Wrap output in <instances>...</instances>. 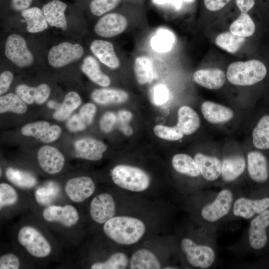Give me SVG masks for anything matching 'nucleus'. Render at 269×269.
Masks as SVG:
<instances>
[{
	"instance_id": "nucleus-1",
	"label": "nucleus",
	"mask_w": 269,
	"mask_h": 269,
	"mask_svg": "<svg viewBox=\"0 0 269 269\" xmlns=\"http://www.w3.org/2000/svg\"><path fill=\"white\" fill-rule=\"evenodd\" d=\"M103 231L110 239L121 245H131L138 242L146 231L141 220L128 216H114L103 225Z\"/></svg>"
},
{
	"instance_id": "nucleus-2",
	"label": "nucleus",
	"mask_w": 269,
	"mask_h": 269,
	"mask_svg": "<svg viewBox=\"0 0 269 269\" xmlns=\"http://www.w3.org/2000/svg\"><path fill=\"white\" fill-rule=\"evenodd\" d=\"M267 73V69L264 64L253 59L231 63L227 69V78L233 85L250 86L262 81Z\"/></svg>"
},
{
	"instance_id": "nucleus-3",
	"label": "nucleus",
	"mask_w": 269,
	"mask_h": 269,
	"mask_svg": "<svg viewBox=\"0 0 269 269\" xmlns=\"http://www.w3.org/2000/svg\"><path fill=\"white\" fill-rule=\"evenodd\" d=\"M112 179L118 186L133 192L146 190L150 184L149 175L142 169L126 164H120L111 171Z\"/></svg>"
},
{
	"instance_id": "nucleus-4",
	"label": "nucleus",
	"mask_w": 269,
	"mask_h": 269,
	"mask_svg": "<svg viewBox=\"0 0 269 269\" xmlns=\"http://www.w3.org/2000/svg\"><path fill=\"white\" fill-rule=\"evenodd\" d=\"M17 240L19 244L32 256L38 258L47 257L51 252L49 243L36 228L25 226L20 228Z\"/></svg>"
},
{
	"instance_id": "nucleus-5",
	"label": "nucleus",
	"mask_w": 269,
	"mask_h": 269,
	"mask_svg": "<svg viewBox=\"0 0 269 269\" xmlns=\"http://www.w3.org/2000/svg\"><path fill=\"white\" fill-rule=\"evenodd\" d=\"M180 245L188 262L194 267L207 269L215 261V253L208 246L198 245L188 238H183Z\"/></svg>"
},
{
	"instance_id": "nucleus-6",
	"label": "nucleus",
	"mask_w": 269,
	"mask_h": 269,
	"mask_svg": "<svg viewBox=\"0 0 269 269\" xmlns=\"http://www.w3.org/2000/svg\"><path fill=\"white\" fill-rule=\"evenodd\" d=\"M4 53L6 57L19 67L30 66L33 62V56L28 49L25 40L17 34H12L7 37Z\"/></svg>"
},
{
	"instance_id": "nucleus-7",
	"label": "nucleus",
	"mask_w": 269,
	"mask_h": 269,
	"mask_svg": "<svg viewBox=\"0 0 269 269\" xmlns=\"http://www.w3.org/2000/svg\"><path fill=\"white\" fill-rule=\"evenodd\" d=\"M84 52L81 45L63 42L50 49L48 54V63L53 67H61L79 59Z\"/></svg>"
},
{
	"instance_id": "nucleus-8",
	"label": "nucleus",
	"mask_w": 269,
	"mask_h": 269,
	"mask_svg": "<svg viewBox=\"0 0 269 269\" xmlns=\"http://www.w3.org/2000/svg\"><path fill=\"white\" fill-rule=\"evenodd\" d=\"M269 226V208L256 216L250 223L249 242L254 250L263 251L269 246L266 230Z\"/></svg>"
},
{
	"instance_id": "nucleus-9",
	"label": "nucleus",
	"mask_w": 269,
	"mask_h": 269,
	"mask_svg": "<svg viewBox=\"0 0 269 269\" xmlns=\"http://www.w3.org/2000/svg\"><path fill=\"white\" fill-rule=\"evenodd\" d=\"M233 194L228 189L221 190L215 199L201 211L202 217L209 222H215L226 216L232 207Z\"/></svg>"
},
{
	"instance_id": "nucleus-10",
	"label": "nucleus",
	"mask_w": 269,
	"mask_h": 269,
	"mask_svg": "<svg viewBox=\"0 0 269 269\" xmlns=\"http://www.w3.org/2000/svg\"><path fill=\"white\" fill-rule=\"evenodd\" d=\"M247 169L251 180L260 185L269 184V158L262 150H253L247 155Z\"/></svg>"
},
{
	"instance_id": "nucleus-11",
	"label": "nucleus",
	"mask_w": 269,
	"mask_h": 269,
	"mask_svg": "<svg viewBox=\"0 0 269 269\" xmlns=\"http://www.w3.org/2000/svg\"><path fill=\"white\" fill-rule=\"evenodd\" d=\"M116 206L113 196L108 193L97 195L90 205V214L96 223L104 224L115 216Z\"/></svg>"
},
{
	"instance_id": "nucleus-12",
	"label": "nucleus",
	"mask_w": 269,
	"mask_h": 269,
	"mask_svg": "<svg viewBox=\"0 0 269 269\" xmlns=\"http://www.w3.org/2000/svg\"><path fill=\"white\" fill-rule=\"evenodd\" d=\"M269 208V195L257 199L241 197L233 205V212L235 216L250 219Z\"/></svg>"
},
{
	"instance_id": "nucleus-13",
	"label": "nucleus",
	"mask_w": 269,
	"mask_h": 269,
	"mask_svg": "<svg viewBox=\"0 0 269 269\" xmlns=\"http://www.w3.org/2000/svg\"><path fill=\"white\" fill-rule=\"evenodd\" d=\"M127 18L118 13H111L100 18L94 27L95 33L103 37H112L123 32L127 28Z\"/></svg>"
},
{
	"instance_id": "nucleus-14",
	"label": "nucleus",
	"mask_w": 269,
	"mask_h": 269,
	"mask_svg": "<svg viewBox=\"0 0 269 269\" xmlns=\"http://www.w3.org/2000/svg\"><path fill=\"white\" fill-rule=\"evenodd\" d=\"M64 190L71 201L80 203L89 198L94 193L95 184L89 177H76L67 181Z\"/></svg>"
},
{
	"instance_id": "nucleus-15",
	"label": "nucleus",
	"mask_w": 269,
	"mask_h": 269,
	"mask_svg": "<svg viewBox=\"0 0 269 269\" xmlns=\"http://www.w3.org/2000/svg\"><path fill=\"white\" fill-rule=\"evenodd\" d=\"M42 216L47 222H58L67 227L75 225L79 219L77 210L70 204L50 205L44 209Z\"/></svg>"
},
{
	"instance_id": "nucleus-16",
	"label": "nucleus",
	"mask_w": 269,
	"mask_h": 269,
	"mask_svg": "<svg viewBox=\"0 0 269 269\" xmlns=\"http://www.w3.org/2000/svg\"><path fill=\"white\" fill-rule=\"evenodd\" d=\"M37 160L42 170L49 174H55L63 168L65 158L56 148L49 145L41 147L37 152Z\"/></svg>"
},
{
	"instance_id": "nucleus-17",
	"label": "nucleus",
	"mask_w": 269,
	"mask_h": 269,
	"mask_svg": "<svg viewBox=\"0 0 269 269\" xmlns=\"http://www.w3.org/2000/svg\"><path fill=\"white\" fill-rule=\"evenodd\" d=\"M74 145L76 157L91 161L101 159L107 150V146L102 141L90 137L80 139Z\"/></svg>"
},
{
	"instance_id": "nucleus-18",
	"label": "nucleus",
	"mask_w": 269,
	"mask_h": 269,
	"mask_svg": "<svg viewBox=\"0 0 269 269\" xmlns=\"http://www.w3.org/2000/svg\"><path fill=\"white\" fill-rule=\"evenodd\" d=\"M90 48L99 61L108 67L117 69L120 67V59L111 42L104 40H95L91 43Z\"/></svg>"
},
{
	"instance_id": "nucleus-19",
	"label": "nucleus",
	"mask_w": 269,
	"mask_h": 269,
	"mask_svg": "<svg viewBox=\"0 0 269 269\" xmlns=\"http://www.w3.org/2000/svg\"><path fill=\"white\" fill-rule=\"evenodd\" d=\"M15 93L27 104L44 103L50 94V88L46 84H41L36 87L20 84L15 88Z\"/></svg>"
},
{
	"instance_id": "nucleus-20",
	"label": "nucleus",
	"mask_w": 269,
	"mask_h": 269,
	"mask_svg": "<svg viewBox=\"0 0 269 269\" xmlns=\"http://www.w3.org/2000/svg\"><path fill=\"white\" fill-rule=\"evenodd\" d=\"M193 79L204 88L216 90L224 85L226 75L224 72L220 69H200L194 73Z\"/></svg>"
},
{
	"instance_id": "nucleus-21",
	"label": "nucleus",
	"mask_w": 269,
	"mask_h": 269,
	"mask_svg": "<svg viewBox=\"0 0 269 269\" xmlns=\"http://www.w3.org/2000/svg\"><path fill=\"white\" fill-rule=\"evenodd\" d=\"M67 5L59 0H53L43 5V13L47 22L51 26L65 30L67 29V20L65 11Z\"/></svg>"
},
{
	"instance_id": "nucleus-22",
	"label": "nucleus",
	"mask_w": 269,
	"mask_h": 269,
	"mask_svg": "<svg viewBox=\"0 0 269 269\" xmlns=\"http://www.w3.org/2000/svg\"><path fill=\"white\" fill-rule=\"evenodd\" d=\"M201 109L204 118L212 124L227 122L234 116V113L231 109L212 101L204 102Z\"/></svg>"
},
{
	"instance_id": "nucleus-23",
	"label": "nucleus",
	"mask_w": 269,
	"mask_h": 269,
	"mask_svg": "<svg viewBox=\"0 0 269 269\" xmlns=\"http://www.w3.org/2000/svg\"><path fill=\"white\" fill-rule=\"evenodd\" d=\"M200 174L207 181L216 180L221 175V161L215 156L198 153L194 156Z\"/></svg>"
},
{
	"instance_id": "nucleus-24",
	"label": "nucleus",
	"mask_w": 269,
	"mask_h": 269,
	"mask_svg": "<svg viewBox=\"0 0 269 269\" xmlns=\"http://www.w3.org/2000/svg\"><path fill=\"white\" fill-rule=\"evenodd\" d=\"M254 147L262 151L269 150V113L263 114L252 132Z\"/></svg>"
},
{
	"instance_id": "nucleus-25",
	"label": "nucleus",
	"mask_w": 269,
	"mask_h": 269,
	"mask_svg": "<svg viewBox=\"0 0 269 269\" xmlns=\"http://www.w3.org/2000/svg\"><path fill=\"white\" fill-rule=\"evenodd\" d=\"M221 175L226 182L236 180L244 171L246 161L243 156L235 155L225 158L221 162Z\"/></svg>"
},
{
	"instance_id": "nucleus-26",
	"label": "nucleus",
	"mask_w": 269,
	"mask_h": 269,
	"mask_svg": "<svg viewBox=\"0 0 269 269\" xmlns=\"http://www.w3.org/2000/svg\"><path fill=\"white\" fill-rule=\"evenodd\" d=\"M176 126L184 134L190 135L198 129L200 126V120L192 108L183 106L178 111Z\"/></svg>"
},
{
	"instance_id": "nucleus-27",
	"label": "nucleus",
	"mask_w": 269,
	"mask_h": 269,
	"mask_svg": "<svg viewBox=\"0 0 269 269\" xmlns=\"http://www.w3.org/2000/svg\"><path fill=\"white\" fill-rule=\"evenodd\" d=\"M91 97L96 103L105 105L123 103L128 100L129 95L121 89L101 88L94 90Z\"/></svg>"
},
{
	"instance_id": "nucleus-28",
	"label": "nucleus",
	"mask_w": 269,
	"mask_h": 269,
	"mask_svg": "<svg viewBox=\"0 0 269 269\" xmlns=\"http://www.w3.org/2000/svg\"><path fill=\"white\" fill-rule=\"evenodd\" d=\"M81 70L93 82L100 86L106 87L111 84L110 77L102 72L98 61L92 56L84 58Z\"/></svg>"
},
{
	"instance_id": "nucleus-29",
	"label": "nucleus",
	"mask_w": 269,
	"mask_h": 269,
	"mask_svg": "<svg viewBox=\"0 0 269 269\" xmlns=\"http://www.w3.org/2000/svg\"><path fill=\"white\" fill-rule=\"evenodd\" d=\"M131 269H159L161 264L156 255L151 251L141 249L135 252L130 261Z\"/></svg>"
},
{
	"instance_id": "nucleus-30",
	"label": "nucleus",
	"mask_w": 269,
	"mask_h": 269,
	"mask_svg": "<svg viewBox=\"0 0 269 269\" xmlns=\"http://www.w3.org/2000/svg\"><path fill=\"white\" fill-rule=\"evenodd\" d=\"M21 16L27 23V30L31 33L41 32L48 27L47 21L39 8L32 7L21 11Z\"/></svg>"
},
{
	"instance_id": "nucleus-31",
	"label": "nucleus",
	"mask_w": 269,
	"mask_h": 269,
	"mask_svg": "<svg viewBox=\"0 0 269 269\" xmlns=\"http://www.w3.org/2000/svg\"><path fill=\"white\" fill-rule=\"evenodd\" d=\"M172 165L173 168L180 173L194 177L200 175L198 165L194 158L188 154H175L172 157Z\"/></svg>"
},
{
	"instance_id": "nucleus-32",
	"label": "nucleus",
	"mask_w": 269,
	"mask_h": 269,
	"mask_svg": "<svg viewBox=\"0 0 269 269\" xmlns=\"http://www.w3.org/2000/svg\"><path fill=\"white\" fill-rule=\"evenodd\" d=\"M81 103V99L77 93L74 91L68 92L65 95L63 103L53 113V118L59 121L67 119Z\"/></svg>"
},
{
	"instance_id": "nucleus-33",
	"label": "nucleus",
	"mask_w": 269,
	"mask_h": 269,
	"mask_svg": "<svg viewBox=\"0 0 269 269\" xmlns=\"http://www.w3.org/2000/svg\"><path fill=\"white\" fill-rule=\"evenodd\" d=\"M26 104L17 94L8 93L0 97V113L24 114L27 109Z\"/></svg>"
},
{
	"instance_id": "nucleus-34",
	"label": "nucleus",
	"mask_w": 269,
	"mask_h": 269,
	"mask_svg": "<svg viewBox=\"0 0 269 269\" xmlns=\"http://www.w3.org/2000/svg\"><path fill=\"white\" fill-rule=\"evenodd\" d=\"M230 31L238 36L249 37L255 32V24L248 14L241 13L230 26Z\"/></svg>"
},
{
	"instance_id": "nucleus-35",
	"label": "nucleus",
	"mask_w": 269,
	"mask_h": 269,
	"mask_svg": "<svg viewBox=\"0 0 269 269\" xmlns=\"http://www.w3.org/2000/svg\"><path fill=\"white\" fill-rule=\"evenodd\" d=\"M7 179L21 188H30L37 183L36 178L31 174L18 169L8 168L5 172Z\"/></svg>"
},
{
	"instance_id": "nucleus-36",
	"label": "nucleus",
	"mask_w": 269,
	"mask_h": 269,
	"mask_svg": "<svg viewBox=\"0 0 269 269\" xmlns=\"http://www.w3.org/2000/svg\"><path fill=\"white\" fill-rule=\"evenodd\" d=\"M245 40V37L235 35L230 31H227L217 35L215 39V43L222 49L234 53L240 48Z\"/></svg>"
},
{
	"instance_id": "nucleus-37",
	"label": "nucleus",
	"mask_w": 269,
	"mask_h": 269,
	"mask_svg": "<svg viewBox=\"0 0 269 269\" xmlns=\"http://www.w3.org/2000/svg\"><path fill=\"white\" fill-rule=\"evenodd\" d=\"M127 256L123 252L113 254L106 261L96 262L92 265L91 269H124L129 265Z\"/></svg>"
},
{
	"instance_id": "nucleus-38",
	"label": "nucleus",
	"mask_w": 269,
	"mask_h": 269,
	"mask_svg": "<svg viewBox=\"0 0 269 269\" xmlns=\"http://www.w3.org/2000/svg\"><path fill=\"white\" fill-rule=\"evenodd\" d=\"M150 63L145 56L136 57L134 62V69L136 80L138 84L144 85L152 79L150 71Z\"/></svg>"
},
{
	"instance_id": "nucleus-39",
	"label": "nucleus",
	"mask_w": 269,
	"mask_h": 269,
	"mask_svg": "<svg viewBox=\"0 0 269 269\" xmlns=\"http://www.w3.org/2000/svg\"><path fill=\"white\" fill-rule=\"evenodd\" d=\"M153 132L160 138L172 141L181 139L184 134L176 125L172 127L160 125H156L153 128Z\"/></svg>"
},
{
	"instance_id": "nucleus-40",
	"label": "nucleus",
	"mask_w": 269,
	"mask_h": 269,
	"mask_svg": "<svg viewBox=\"0 0 269 269\" xmlns=\"http://www.w3.org/2000/svg\"><path fill=\"white\" fill-rule=\"evenodd\" d=\"M50 126L48 122L37 121L26 124L21 128L20 132L23 135L39 139Z\"/></svg>"
},
{
	"instance_id": "nucleus-41",
	"label": "nucleus",
	"mask_w": 269,
	"mask_h": 269,
	"mask_svg": "<svg viewBox=\"0 0 269 269\" xmlns=\"http://www.w3.org/2000/svg\"><path fill=\"white\" fill-rule=\"evenodd\" d=\"M18 194L14 188L5 183L0 184V208L13 205L18 200Z\"/></svg>"
},
{
	"instance_id": "nucleus-42",
	"label": "nucleus",
	"mask_w": 269,
	"mask_h": 269,
	"mask_svg": "<svg viewBox=\"0 0 269 269\" xmlns=\"http://www.w3.org/2000/svg\"><path fill=\"white\" fill-rule=\"evenodd\" d=\"M122 0H92L90 4L91 12L96 16H100L112 10Z\"/></svg>"
},
{
	"instance_id": "nucleus-43",
	"label": "nucleus",
	"mask_w": 269,
	"mask_h": 269,
	"mask_svg": "<svg viewBox=\"0 0 269 269\" xmlns=\"http://www.w3.org/2000/svg\"><path fill=\"white\" fill-rule=\"evenodd\" d=\"M96 111V106L92 103H88L81 107L78 115L83 122L88 127L92 123Z\"/></svg>"
},
{
	"instance_id": "nucleus-44",
	"label": "nucleus",
	"mask_w": 269,
	"mask_h": 269,
	"mask_svg": "<svg viewBox=\"0 0 269 269\" xmlns=\"http://www.w3.org/2000/svg\"><path fill=\"white\" fill-rule=\"evenodd\" d=\"M117 122V116L113 112H107L103 114L100 119V129L104 133H109L112 131Z\"/></svg>"
},
{
	"instance_id": "nucleus-45",
	"label": "nucleus",
	"mask_w": 269,
	"mask_h": 269,
	"mask_svg": "<svg viewBox=\"0 0 269 269\" xmlns=\"http://www.w3.org/2000/svg\"><path fill=\"white\" fill-rule=\"evenodd\" d=\"M20 265L18 258L13 254H6L0 257V269H18Z\"/></svg>"
},
{
	"instance_id": "nucleus-46",
	"label": "nucleus",
	"mask_w": 269,
	"mask_h": 269,
	"mask_svg": "<svg viewBox=\"0 0 269 269\" xmlns=\"http://www.w3.org/2000/svg\"><path fill=\"white\" fill-rule=\"evenodd\" d=\"M168 90L164 85H157L153 90L151 100L154 104L161 105L168 101Z\"/></svg>"
},
{
	"instance_id": "nucleus-47",
	"label": "nucleus",
	"mask_w": 269,
	"mask_h": 269,
	"mask_svg": "<svg viewBox=\"0 0 269 269\" xmlns=\"http://www.w3.org/2000/svg\"><path fill=\"white\" fill-rule=\"evenodd\" d=\"M61 133V129L58 125L50 126L45 132L39 137L41 141L49 143L59 138Z\"/></svg>"
},
{
	"instance_id": "nucleus-48",
	"label": "nucleus",
	"mask_w": 269,
	"mask_h": 269,
	"mask_svg": "<svg viewBox=\"0 0 269 269\" xmlns=\"http://www.w3.org/2000/svg\"><path fill=\"white\" fill-rule=\"evenodd\" d=\"M66 127L69 131L76 132L83 131L87 127L81 120L79 115L75 114L68 119Z\"/></svg>"
},
{
	"instance_id": "nucleus-49",
	"label": "nucleus",
	"mask_w": 269,
	"mask_h": 269,
	"mask_svg": "<svg viewBox=\"0 0 269 269\" xmlns=\"http://www.w3.org/2000/svg\"><path fill=\"white\" fill-rule=\"evenodd\" d=\"M13 78V75L9 71H5L0 75V94L3 95L8 90Z\"/></svg>"
},
{
	"instance_id": "nucleus-50",
	"label": "nucleus",
	"mask_w": 269,
	"mask_h": 269,
	"mask_svg": "<svg viewBox=\"0 0 269 269\" xmlns=\"http://www.w3.org/2000/svg\"><path fill=\"white\" fill-rule=\"evenodd\" d=\"M231 0H204L205 7L209 10L215 11L224 7Z\"/></svg>"
},
{
	"instance_id": "nucleus-51",
	"label": "nucleus",
	"mask_w": 269,
	"mask_h": 269,
	"mask_svg": "<svg viewBox=\"0 0 269 269\" xmlns=\"http://www.w3.org/2000/svg\"><path fill=\"white\" fill-rule=\"evenodd\" d=\"M32 0H11L12 8L16 11H22L28 8Z\"/></svg>"
},
{
	"instance_id": "nucleus-52",
	"label": "nucleus",
	"mask_w": 269,
	"mask_h": 269,
	"mask_svg": "<svg viewBox=\"0 0 269 269\" xmlns=\"http://www.w3.org/2000/svg\"><path fill=\"white\" fill-rule=\"evenodd\" d=\"M255 0H236V3L241 13H247L255 4Z\"/></svg>"
},
{
	"instance_id": "nucleus-53",
	"label": "nucleus",
	"mask_w": 269,
	"mask_h": 269,
	"mask_svg": "<svg viewBox=\"0 0 269 269\" xmlns=\"http://www.w3.org/2000/svg\"><path fill=\"white\" fill-rule=\"evenodd\" d=\"M131 112L126 110H121L118 113L117 121L119 123L120 126L128 125L132 118Z\"/></svg>"
},
{
	"instance_id": "nucleus-54",
	"label": "nucleus",
	"mask_w": 269,
	"mask_h": 269,
	"mask_svg": "<svg viewBox=\"0 0 269 269\" xmlns=\"http://www.w3.org/2000/svg\"><path fill=\"white\" fill-rule=\"evenodd\" d=\"M119 127L120 130L125 135L130 136L133 134V130L129 125H123Z\"/></svg>"
},
{
	"instance_id": "nucleus-55",
	"label": "nucleus",
	"mask_w": 269,
	"mask_h": 269,
	"mask_svg": "<svg viewBox=\"0 0 269 269\" xmlns=\"http://www.w3.org/2000/svg\"><path fill=\"white\" fill-rule=\"evenodd\" d=\"M48 105L50 108H54L55 106H57L58 105V104L56 103V102L53 101H51L48 102Z\"/></svg>"
},
{
	"instance_id": "nucleus-56",
	"label": "nucleus",
	"mask_w": 269,
	"mask_h": 269,
	"mask_svg": "<svg viewBox=\"0 0 269 269\" xmlns=\"http://www.w3.org/2000/svg\"><path fill=\"white\" fill-rule=\"evenodd\" d=\"M168 267H165L164 268V269H177L176 268H174L173 267H168Z\"/></svg>"
},
{
	"instance_id": "nucleus-57",
	"label": "nucleus",
	"mask_w": 269,
	"mask_h": 269,
	"mask_svg": "<svg viewBox=\"0 0 269 269\" xmlns=\"http://www.w3.org/2000/svg\"><path fill=\"white\" fill-rule=\"evenodd\" d=\"M183 0L186 2H192L195 1V0Z\"/></svg>"
}]
</instances>
